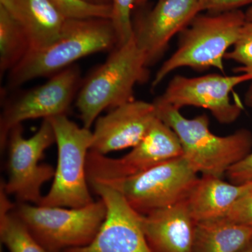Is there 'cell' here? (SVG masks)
Returning a JSON list of instances; mask_svg holds the SVG:
<instances>
[{"label":"cell","instance_id":"obj_1","mask_svg":"<svg viewBox=\"0 0 252 252\" xmlns=\"http://www.w3.org/2000/svg\"><path fill=\"white\" fill-rule=\"evenodd\" d=\"M157 117L178 136L183 157L197 173L222 178L230 167L251 153L252 133L246 128L227 136L210 130L207 114L187 119L180 109L155 99Z\"/></svg>","mask_w":252,"mask_h":252},{"label":"cell","instance_id":"obj_2","mask_svg":"<svg viewBox=\"0 0 252 252\" xmlns=\"http://www.w3.org/2000/svg\"><path fill=\"white\" fill-rule=\"evenodd\" d=\"M117 41L112 21L105 18L67 19L54 42L31 51L8 76L10 89L41 77L53 76L73 65L78 60L113 50Z\"/></svg>","mask_w":252,"mask_h":252},{"label":"cell","instance_id":"obj_3","mask_svg":"<svg viewBox=\"0 0 252 252\" xmlns=\"http://www.w3.org/2000/svg\"><path fill=\"white\" fill-rule=\"evenodd\" d=\"M149 78L148 67L134 36L111 51L103 64L83 81L76 106L83 126L90 129L105 109L134 100V89Z\"/></svg>","mask_w":252,"mask_h":252},{"label":"cell","instance_id":"obj_4","mask_svg":"<svg viewBox=\"0 0 252 252\" xmlns=\"http://www.w3.org/2000/svg\"><path fill=\"white\" fill-rule=\"evenodd\" d=\"M244 18L241 9L197 15L180 33L177 49L157 71L152 88L180 68L198 71L215 68L224 72L223 60L238 39Z\"/></svg>","mask_w":252,"mask_h":252},{"label":"cell","instance_id":"obj_5","mask_svg":"<svg viewBox=\"0 0 252 252\" xmlns=\"http://www.w3.org/2000/svg\"><path fill=\"white\" fill-rule=\"evenodd\" d=\"M13 211L43 248L63 252L94 240L105 220L107 207L99 198L80 208L18 203Z\"/></svg>","mask_w":252,"mask_h":252},{"label":"cell","instance_id":"obj_6","mask_svg":"<svg viewBox=\"0 0 252 252\" xmlns=\"http://www.w3.org/2000/svg\"><path fill=\"white\" fill-rule=\"evenodd\" d=\"M58 147V164L54 182L40 205L80 208L92 203L86 172L93 132L79 127L66 114L49 118Z\"/></svg>","mask_w":252,"mask_h":252},{"label":"cell","instance_id":"obj_7","mask_svg":"<svg viewBox=\"0 0 252 252\" xmlns=\"http://www.w3.org/2000/svg\"><path fill=\"white\" fill-rule=\"evenodd\" d=\"M199 177L183 156L124 178L92 180L122 194L137 213L150 212L187 200Z\"/></svg>","mask_w":252,"mask_h":252},{"label":"cell","instance_id":"obj_8","mask_svg":"<svg viewBox=\"0 0 252 252\" xmlns=\"http://www.w3.org/2000/svg\"><path fill=\"white\" fill-rule=\"evenodd\" d=\"M54 143L56 136L49 119H43L39 130L30 138L23 136L22 124L10 131L6 145L8 178L1 184L8 195H14L18 203L40 205L44 197L41 187L54 179L56 170L39 161Z\"/></svg>","mask_w":252,"mask_h":252},{"label":"cell","instance_id":"obj_9","mask_svg":"<svg viewBox=\"0 0 252 252\" xmlns=\"http://www.w3.org/2000/svg\"><path fill=\"white\" fill-rule=\"evenodd\" d=\"M81 85L80 69L73 64L7 102L0 117L1 150L6 149L10 131L24 121L66 114Z\"/></svg>","mask_w":252,"mask_h":252},{"label":"cell","instance_id":"obj_10","mask_svg":"<svg viewBox=\"0 0 252 252\" xmlns=\"http://www.w3.org/2000/svg\"><path fill=\"white\" fill-rule=\"evenodd\" d=\"M182 156L183 150L178 136L157 117L143 138L124 157L112 158L89 151L86 162L88 181L130 177Z\"/></svg>","mask_w":252,"mask_h":252},{"label":"cell","instance_id":"obj_11","mask_svg":"<svg viewBox=\"0 0 252 252\" xmlns=\"http://www.w3.org/2000/svg\"><path fill=\"white\" fill-rule=\"evenodd\" d=\"M249 81H252V76L248 74L176 75L157 99L180 110L185 107L207 109L217 122L228 125L234 123L243 110L240 101L232 102L230 94L236 86Z\"/></svg>","mask_w":252,"mask_h":252},{"label":"cell","instance_id":"obj_12","mask_svg":"<svg viewBox=\"0 0 252 252\" xmlns=\"http://www.w3.org/2000/svg\"><path fill=\"white\" fill-rule=\"evenodd\" d=\"M89 186L105 203V220L90 244L63 252H153L144 235L142 215L114 189L94 182Z\"/></svg>","mask_w":252,"mask_h":252},{"label":"cell","instance_id":"obj_13","mask_svg":"<svg viewBox=\"0 0 252 252\" xmlns=\"http://www.w3.org/2000/svg\"><path fill=\"white\" fill-rule=\"evenodd\" d=\"M200 14L199 0H158L133 24L134 39L147 67L163 56L170 40Z\"/></svg>","mask_w":252,"mask_h":252},{"label":"cell","instance_id":"obj_14","mask_svg":"<svg viewBox=\"0 0 252 252\" xmlns=\"http://www.w3.org/2000/svg\"><path fill=\"white\" fill-rule=\"evenodd\" d=\"M157 118L153 102L134 100L112 109L95 121L91 150L102 155L132 148Z\"/></svg>","mask_w":252,"mask_h":252},{"label":"cell","instance_id":"obj_15","mask_svg":"<svg viewBox=\"0 0 252 252\" xmlns=\"http://www.w3.org/2000/svg\"><path fill=\"white\" fill-rule=\"evenodd\" d=\"M196 222L187 200L142 215V228L153 252H193Z\"/></svg>","mask_w":252,"mask_h":252},{"label":"cell","instance_id":"obj_16","mask_svg":"<svg viewBox=\"0 0 252 252\" xmlns=\"http://www.w3.org/2000/svg\"><path fill=\"white\" fill-rule=\"evenodd\" d=\"M252 190V182L236 185L220 177L202 176L187 199L195 222L225 218L232 207Z\"/></svg>","mask_w":252,"mask_h":252},{"label":"cell","instance_id":"obj_17","mask_svg":"<svg viewBox=\"0 0 252 252\" xmlns=\"http://www.w3.org/2000/svg\"><path fill=\"white\" fill-rule=\"evenodd\" d=\"M17 21L26 32L31 52L54 42L67 18L50 0H18Z\"/></svg>","mask_w":252,"mask_h":252},{"label":"cell","instance_id":"obj_18","mask_svg":"<svg viewBox=\"0 0 252 252\" xmlns=\"http://www.w3.org/2000/svg\"><path fill=\"white\" fill-rule=\"evenodd\" d=\"M252 238V227L226 218L196 222L193 252H238Z\"/></svg>","mask_w":252,"mask_h":252},{"label":"cell","instance_id":"obj_19","mask_svg":"<svg viewBox=\"0 0 252 252\" xmlns=\"http://www.w3.org/2000/svg\"><path fill=\"white\" fill-rule=\"evenodd\" d=\"M27 34L19 21L0 6V72L11 70L29 53Z\"/></svg>","mask_w":252,"mask_h":252},{"label":"cell","instance_id":"obj_20","mask_svg":"<svg viewBox=\"0 0 252 252\" xmlns=\"http://www.w3.org/2000/svg\"><path fill=\"white\" fill-rule=\"evenodd\" d=\"M13 210L0 212L1 243L9 252H50L36 241Z\"/></svg>","mask_w":252,"mask_h":252},{"label":"cell","instance_id":"obj_21","mask_svg":"<svg viewBox=\"0 0 252 252\" xmlns=\"http://www.w3.org/2000/svg\"><path fill=\"white\" fill-rule=\"evenodd\" d=\"M225 60L240 64L235 69L237 74L252 76V5L245 11V18L236 42L225 56Z\"/></svg>","mask_w":252,"mask_h":252},{"label":"cell","instance_id":"obj_22","mask_svg":"<svg viewBox=\"0 0 252 252\" xmlns=\"http://www.w3.org/2000/svg\"><path fill=\"white\" fill-rule=\"evenodd\" d=\"M67 19L105 18L112 16V4H91L84 0H50Z\"/></svg>","mask_w":252,"mask_h":252},{"label":"cell","instance_id":"obj_23","mask_svg":"<svg viewBox=\"0 0 252 252\" xmlns=\"http://www.w3.org/2000/svg\"><path fill=\"white\" fill-rule=\"evenodd\" d=\"M138 1L139 0H111V21L117 36V46L124 45L133 36L132 11L134 6L138 4Z\"/></svg>","mask_w":252,"mask_h":252},{"label":"cell","instance_id":"obj_24","mask_svg":"<svg viewBox=\"0 0 252 252\" xmlns=\"http://www.w3.org/2000/svg\"><path fill=\"white\" fill-rule=\"evenodd\" d=\"M225 218L238 224L252 228V190L232 207Z\"/></svg>","mask_w":252,"mask_h":252},{"label":"cell","instance_id":"obj_25","mask_svg":"<svg viewBox=\"0 0 252 252\" xmlns=\"http://www.w3.org/2000/svg\"><path fill=\"white\" fill-rule=\"evenodd\" d=\"M247 5L251 6L252 0H199L200 13L218 14L240 9Z\"/></svg>","mask_w":252,"mask_h":252},{"label":"cell","instance_id":"obj_26","mask_svg":"<svg viewBox=\"0 0 252 252\" xmlns=\"http://www.w3.org/2000/svg\"><path fill=\"white\" fill-rule=\"evenodd\" d=\"M225 176L230 182L236 185L252 182V152L230 167Z\"/></svg>","mask_w":252,"mask_h":252},{"label":"cell","instance_id":"obj_27","mask_svg":"<svg viewBox=\"0 0 252 252\" xmlns=\"http://www.w3.org/2000/svg\"><path fill=\"white\" fill-rule=\"evenodd\" d=\"M0 6L17 20L18 0H0Z\"/></svg>","mask_w":252,"mask_h":252},{"label":"cell","instance_id":"obj_28","mask_svg":"<svg viewBox=\"0 0 252 252\" xmlns=\"http://www.w3.org/2000/svg\"><path fill=\"white\" fill-rule=\"evenodd\" d=\"M244 100H245V104H246L247 107L252 109V84L249 86L248 90L245 93Z\"/></svg>","mask_w":252,"mask_h":252},{"label":"cell","instance_id":"obj_29","mask_svg":"<svg viewBox=\"0 0 252 252\" xmlns=\"http://www.w3.org/2000/svg\"><path fill=\"white\" fill-rule=\"evenodd\" d=\"M91 4L97 5L111 4V0H84Z\"/></svg>","mask_w":252,"mask_h":252},{"label":"cell","instance_id":"obj_30","mask_svg":"<svg viewBox=\"0 0 252 252\" xmlns=\"http://www.w3.org/2000/svg\"><path fill=\"white\" fill-rule=\"evenodd\" d=\"M238 252H252V238Z\"/></svg>","mask_w":252,"mask_h":252},{"label":"cell","instance_id":"obj_31","mask_svg":"<svg viewBox=\"0 0 252 252\" xmlns=\"http://www.w3.org/2000/svg\"><path fill=\"white\" fill-rule=\"evenodd\" d=\"M147 1H148V0H139L138 4H137V5L143 4Z\"/></svg>","mask_w":252,"mask_h":252},{"label":"cell","instance_id":"obj_32","mask_svg":"<svg viewBox=\"0 0 252 252\" xmlns=\"http://www.w3.org/2000/svg\"></svg>","mask_w":252,"mask_h":252}]
</instances>
